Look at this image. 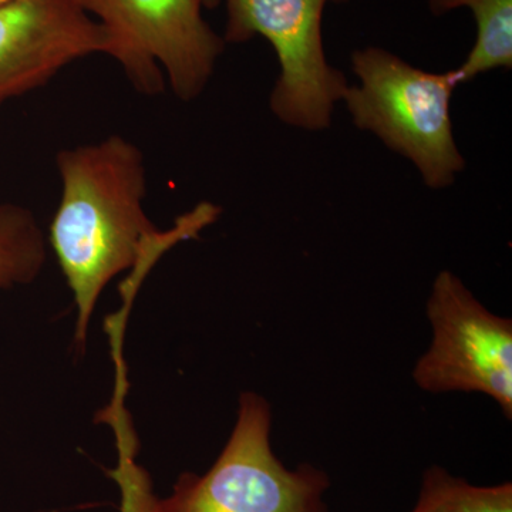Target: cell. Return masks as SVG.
<instances>
[{
	"instance_id": "obj_1",
	"label": "cell",
	"mask_w": 512,
	"mask_h": 512,
	"mask_svg": "<svg viewBox=\"0 0 512 512\" xmlns=\"http://www.w3.org/2000/svg\"><path fill=\"white\" fill-rule=\"evenodd\" d=\"M56 165L62 195L49 242L72 291L77 311L74 345L84 353L90 320L110 282L136 268L157 245L197 238L220 218V208L201 202L173 228L158 231L144 208L146 158L119 134L64 148Z\"/></svg>"
},
{
	"instance_id": "obj_2",
	"label": "cell",
	"mask_w": 512,
	"mask_h": 512,
	"mask_svg": "<svg viewBox=\"0 0 512 512\" xmlns=\"http://www.w3.org/2000/svg\"><path fill=\"white\" fill-rule=\"evenodd\" d=\"M352 66L360 86L348 87L343 100L356 126L409 158L429 187L453 184L466 167L450 114L456 72H424L377 47L356 52Z\"/></svg>"
},
{
	"instance_id": "obj_3",
	"label": "cell",
	"mask_w": 512,
	"mask_h": 512,
	"mask_svg": "<svg viewBox=\"0 0 512 512\" xmlns=\"http://www.w3.org/2000/svg\"><path fill=\"white\" fill-rule=\"evenodd\" d=\"M271 434V404L242 393L234 429L210 470L184 473L154 512H328L326 471L308 463L286 467Z\"/></svg>"
},
{
	"instance_id": "obj_4",
	"label": "cell",
	"mask_w": 512,
	"mask_h": 512,
	"mask_svg": "<svg viewBox=\"0 0 512 512\" xmlns=\"http://www.w3.org/2000/svg\"><path fill=\"white\" fill-rule=\"evenodd\" d=\"M109 37L107 56L144 96L165 82L178 99H197L225 42L201 15V0H74Z\"/></svg>"
},
{
	"instance_id": "obj_5",
	"label": "cell",
	"mask_w": 512,
	"mask_h": 512,
	"mask_svg": "<svg viewBox=\"0 0 512 512\" xmlns=\"http://www.w3.org/2000/svg\"><path fill=\"white\" fill-rule=\"evenodd\" d=\"M433 339L413 380L427 393H480L512 420V320L495 315L453 272L434 279L426 306Z\"/></svg>"
},
{
	"instance_id": "obj_6",
	"label": "cell",
	"mask_w": 512,
	"mask_h": 512,
	"mask_svg": "<svg viewBox=\"0 0 512 512\" xmlns=\"http://www.w3.org/2000/svg\"><path fill=\"white\" fill-rule=\"evenodd\" d=\"M328 2L345 0H227L224 42H248L256 35L271 42L281 64L271 109L286 124L306 130L329 127L333 104L349 87L323 50L322 15Z\"/></svg>"
},
{
	"instance_id": "obj_7",
	"label": "cell",
	"mask_w": 512,
	"mask_h": 512,
	"mask_svg": "<svg viewBox=\"0 0 512 512\" xmlns=\"http://www.w3.org/2000/svg\"><path fill=\"white\" fill-rule=\"evenodd\" d=\"M109 37L74 0L0 6V107L46 86L69 64L106 55Z\"/></svg>"
},
{
	"instance_id": "obj_8",
	"label": "cell",
	"mask_w": 512,
	"mask_h": 512,
	"mask_svg": "<svg viewBox=\"0 0 512 512\" xmlns=\"http://www.w3.org/2000/svg\"><path fill=\"white\" fill-rule=\"evenodd\" d=\"M467 6L477 22V42L456 72L458 83L490 70L512 67V0H430L436 15Z\"/></svg>"
},
{
	"instance_id": "obj_9",
	"label": "cell",
	"mask_w": 512,
	"mask_h": 512,
	"mask_svg": "<svg viewBox=\"0 0 512 512\" xmlns=\"http://www.w3.org/2000/svg\"><path fill=\"white\" fill-rule=\"evenodd\" d=\"M46 238L36 215L15 202L0 204V291L33 284L46 264Z\"/></svg>"
},
{
	"instance_id": "obj_10",
	"label": "cell",
	"mask_w": 512,
	"mask_h": 512,
	"mask_svg": "<svg viewBox=\"0 0 512 512\" xmlns=\"http://www.w3.org/2000/svg\"><path fill=\"white\" fill-rule=\"evenodd\" d=\"M410 512H512V484H471L433 466L424 471L419 498Z\"/></svg>"
},
{
	"instance_id": "obj_11",
	"label": "cell",
	"mask_w": 512,
	"mask_h": 512,
	"mask_svg": "<svg viewBox=\"0 0 512 512\" xmlns=\"http://www.w3.org/2000/svg\"><path fill=\"white\" fill-rule=\"evenodd\" d=\"M116 480L123 490L121 512H154L157 498L151 494L150 483L140 468L134 464L121 466L116 471Z\"/></svg>"
},
{
	"instance_id": "obj_12",
	"label": "cell",
	"mask_w": 512,
	"mask_h": 512,
	"mask_svg": "<svg viewBox=\"0 0 512 512\" xmlns=\"http://www.w3.org/2000/svg\"><path fill=\"white\" fill-rule=\"evenodd\" d=\"M201 2L204 8L215 9L218 5H220L221 0H201Z\"/></svg>"
},
{
	"instance_id": "obj_13",
	"label": "cell",
	"mask_w": 512,
	"mask_h": 512,
	"mask_svg": "<svg viewBox=\"0 0 512 512\" xmlns=\"http://www.w3.org/2000/svg\"><path fill=\"white\" fill-rule=\"evenodd\" d=\"M9 2H13V0H0V6L6 5Z\"/></svg>"
}]
</instances>
